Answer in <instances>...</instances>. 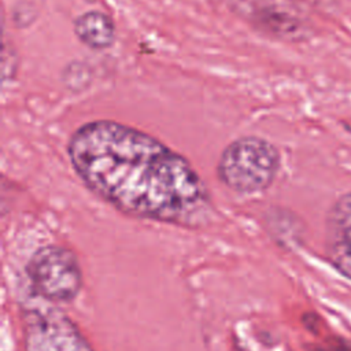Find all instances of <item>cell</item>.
Returning <instances> with one entry per match:
<instances>
[{"label":"cell","instance_id":"5b68a950","mask_svg":"<svg viewBox=\"0 0 351 351\" xmlns=\"http://www.w3.org/2000/svg\"><path fill=\"white\" fill-rule=\"evenodd\" d=\"M324 248L330 266L351 281V192L337 196L326 213Z\"/></svg>","mask_w":351,"mask_h":351},{"label":"cell","instance_id":"7a4b0ae2","mask_svg":"<svg viewBox=\"0 0 351 351\" xmlns=\"http://www.w3.org/2000/svg\"><path fill=\"white\" fill-rule=\"evenodd\" d=\"M281 156L276 145L256 137H239L222 151L217 176L219 181L236 193L251 195L266 191L276 180Z\"/></svg>","mask_w":351,"mask_h":351},{"label":"cell","instance_id":"6da1fadb","mask_svg":"<svg viewBox=\"0 0 351 351\" xmlns=\"http://www.w3.org/2000/svg\"><path fill=\"white\" fill-rule=\"evenodd\" d=\"M67 155L82 184L119 213L202 228L214 215L203 178L181 154L133 126L97 119L77 128Z\"/></svg>","mask_w":351,"mask_h":351},{"label":"cell","instance_id":"52a82bcc","mask_svg":"<svg viewBox=\"0 0 351 351\" xmlns=\"http://www.w3.org/2000/svg\"><path fill=\"white\" fill-rule=\"evenodd\" d=\"M313 351H351V341L344 337L332 336L322 343L313 346Z\"/></svg>","mask_w":351,"mask_h":351},{"label":"cell","instance_id":"ba28073f","mask_svg":"<svg viewBox=\"0 0 351 351\" xmlns=\"http://www.w3.org/2000/svg\"><path fill=\"white\" fill-rule=\"evenodd\" d=\"M303 324L304 326L313 332V333H317L318 329H319V324H321V317L317 315L315 313H306L303 315Z\"/></svg>","mask_w":351,"mask_h":351},{"label":"cell","instance_id":"277c9868","mask_svg":"<svg viewBox=\"0 0 351 351\" xmlns=\"http://www.w3.org/2000/svg\"><path fill=\"white\" fill-rule=\"evenodd\" d=\"M30 306L22 310L25 351H95L78 325L60 308Z\"/></svg>","mask_w":351,"mask_h":351},{"label":"cell","instance_id":"8992f818","mask_svg":"<svg viewBox=\"0 0 351 351\" xmlns=\"http://www.w3.org/2000/svg\"><path fill=\"white\" fill-rule=\"evenodd\" d=\"M74 33L84 45L101 51L114 44L117 30L114 21L107 14L92 10L74 19Z\"/></svg>","mask_w":351,"mask_h":351},{"label":"cell","instance_id":"3957f363","mask_svg":"<svg viewBox=\"0 0 351 351\" xmlns=\"http://www.w3.org/2000/svg\"><path fill=\"white\" fill-rule=\"evenodd\" d=\"M25 271L33 293L52 304L75 300L84 285L78 256L60 244L37 248L29 258Z\"/></svg>","mask_w":351,"mask_h":351}]
</instances>
